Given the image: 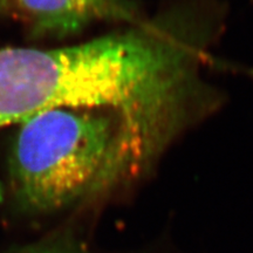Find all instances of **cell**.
<instances>
[{"label": "cell", "instance_id": "3957f363", "mask_svg": "<svg viewBox=\"0 0 253 253\" xmlns=\"http://www.w3.org/2000/svg\"><path fill=\"white\" fill-rule=\"evenodd\" d=\"M8 9L37 38L77 34L97 21L130 26L145 19L135 0H8Z\"/></svg>", "mask_w": 253, "mask_h": 253}, {"label": "cell", "instance_id": "6da1fadb", "mask_svg": "<svg viewBox=\"0 0 253 253\" xmlns=\"http://www.w3.org/2000/svg\"><path fill=\"white\" fill-rule=\"evenodd\" d=\"M156 166L115 110L54 109L19 123L8 170L18 204L48 213L130 188Z\"/></svg>", "mask_w": 253, "mask_h": 253}, {"label": "cell", "instance_id": "277c9868", "mask_svg": "<svg viewBox=\"0 0 253 253\" xmlns=\"http://www.w3.org/2000/svg\"><path fill=\"white\" fill-rule=\"evenodd\" d=\"M18 253H88L79 250L74 246H69L60 243H49V244H40L31 246L25 250H21Z\"/></svg>", "mask_w": 253, "mask_h": 253}, {"label": "cell", "instance_id": "8992f818", "mask_svg": "<svg viewBox=\"0 0 253 253\" xmlns=\"http://www.w3.org/2000/svg\"><path fill=\"white\" fill-rule=\"evenodd\" d=\"M2 202V188H1V184H0V203Z\"/></svg>", "mask_w": 253, "mask_h": 253}, {"label": "cell", "instance_id": "7a4b0ae2", "mask_svg": "<svg viewBox=\"0 0 253 253\" xmlns=\"http://www.w3.org/2000/svg\"><path fill=\"white\" fill-rule=\"evenodd\" d=\"M155 58L137 25L78 45L0 48V126L54 109H112L147 122Z\"/></svg>", "mask_w": 253, "mask_h": 253}, {"label": "cell", "instance_id": "5b68a950", "mask_svg": "<svg viewBox=\"0 0 253 253\" xmlns=\"http://www.w3.org/2000/svg\"><path fill=\"white\" fill-rule=\"evenodd\" d=\"M8 9V0H0V12L7 11Z\"/></svg>", "mask_w": 253, "mask_h": 253}]
</instances>
